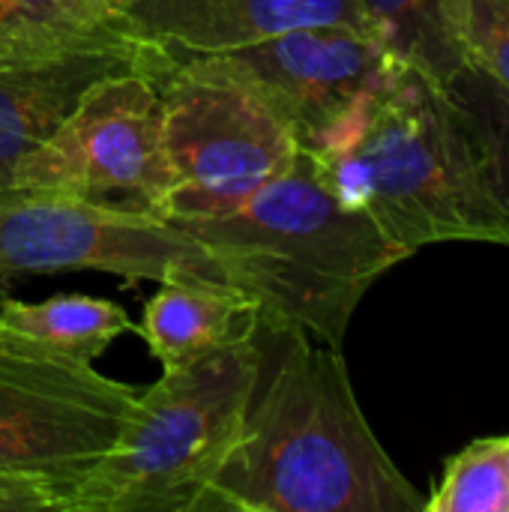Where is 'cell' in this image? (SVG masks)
Listing matches in <instances>:
<instances>
[{"label": "cell", "mask_w": 509, "mask_h": 512, "mask_svg": "<svg viewBox=\"0 0 509 512\" xmlns=\"http://www.w3.org/2000/svg\"><path fill=\"white\" fill-rule=\"evenodd\" d=\"M264 366L243 429L192 512H423L354 396L339 348L264 324Z\"/></svg>", "instance_id": "obj_1"}, {"label": "cell", "mask_w": 509, "mask_h": 512, "mask_svg": "<svg viewBox=\"0 0 509 512\" xmlns=\"http://www.w3.org/2000/svg\"><path fill=\"white\" fill-rule=\"evenodd\" d=\"M312 159L330 189L408 258L453 240L509 249V207L486 183L444 87L414 66L369 96Z\"/></svg>", "instance_id": "obj_2"}, {"label": "cell", "mask_w": 509, "mask_h": 512, "mask_svg": "<svg viewBox=\"0 0 509 512\" xmlns=\"http://www.w3.org/2000/svg\"><path fill=\"white\" fill-rule=\"evenodd\" d=\"M171 225L228 267L234 285L261 303L264 324H297L330 348L342 345L366 291L408 258L330 189L303 150L240 207Z\"/></svg>", "instance_id": "obj_3"}, {"label": "cell", "mask_w": 509, "mask_h": 512, "mask_svg": "<svg viewBox=\"0 0 509 512\" xmlns=\"http://www.w3.org/2000/svg\"><path fill=\"white\" fill-rule=\"evenodd\" d=\"M261 366L255 330L141 390L117 447L81 474L69 512H192L240 438Z\"/></svg>", "instance_id": "obj_4"}, {"label": "cell", "mask_w": 509, "mask_h": 512, "mask_svg": "<svg viewBox=\"0 0 509 512\" xmlns=\"http://www.w3.org/2000/svg\"><path fill=\"white\" fill-rule=\"evenodd\" d=\"M147 72L162 99L174 174L165 222L222 216L294 162L297 144L288 129L225 72L159 45L147 57Z\"/></svg>", "instance_id": "obj_5"}, {"label": "cell", "mask_w": 509, "mask_h": 512, "mask_svg": "<svg viewBox=\"0 0 509 512\" xmlns=\"http://www.w3.org/2000/svg\"><path fill=\"white\" fill-rule=\"evenodd\" d=\"M171 189L162 99L147 60L96 81L60 129L18 162L9 186L156 219Z\"/></svg>", "instance_id": "obj_6"}, {"label": "cell", "mask_w": 509, "mask_h": 512, "mask_svg": "<svg viewBox=\"0 0 509 512\" xmlns=\"http://www.w3.org/2000/svg\"><path fill=\"white\" fill-rule=\"evenodd\" d=\"M78 270L123 282L234 285L228 267L198 237L165 219L57 195L0 192V300L27 276Z\"/></svg>", "instance_id": "obj_7"}, {"label": "cell", "mask_w": 509, "mask_h": 512, "mask_svg": "<svg viewBox=\"0 0 509 512\" xmlns=\"http://www.w3.org/2000/svg\"><path fill=\"white\" fill-rule=\"evenodd\" d=\"M183 54L243 84L288 129L297 150L312 156L324 153L366 99L405 66L378 36L342 24L297 27L228 51Z\"/></svg>", "instance_id": "obj_8"}, {"label": "cell", "mask_w": 509, "mask_h": 512, "mask_svg": "<svg viewBox=\"0 0 509 512\" xmlns=\"http://www.w3.org/2000/svg\"><path fill=\"white\" fill-rule=\"evenodd\" d=\"M138 396L90 363L0 345V471L78 486L117 447Z\"/></svg>", "instance_id": "obj_9"}, {"label": "cell", "mask_w": 509, "mask_h": 512, "mask_svg": "<svg viewBox=\"0 0 509 512\" xmlns=\"http://www.w3.org/2000/svg\"><path fill=\"white\" fill-rule=\"evenodd\" d=\"M318 24L369 30L360 0H126L123 6V27L135 39L177 51H228Z\"/></svg>", "instance_id": "obj_10"}, {"label": "cell", "mask_w": 509, "mask_h": 512, "mask_svg": "<svg viewBox=\"0 0 509 512\" xmlns=\"http://www.w3.org/2000/svg\"><path fill=\"white\" fill-rule=\"evenodd\" d=\"M150 48L153 42L0 66V192H9L18 162L60 129L96 81L141 66Z\"/></svg>", "instance_id": "obj_11"}, {"label": "cell", "mask_w": 509, "mask_h": 512, "mask_svg": "<svg viewBox=\"0 0 509 512\" xmlns=\"http://www.w3.org/2000/svg\"><path fill=\"white\" fill-rule=\"evenodd\" d=\"M258 324L261 303L243 288L162 282L156 297L144 303L135 333L147 342L165 372H177L243 336H252Z\"/></svg>", "instance_id": "obj_12"}, {"label": "cell", "mask_w": 509, "mask_h": 512, "mask_svg": "<svg viewBox=\"0 0 509 512\" xmlns=\"http://www.w3.org/2000/svg\"><path fill=\"white\" fill-rule=\"evenodd\" d=\"M132 330L135 321L123 306L84 294H60L42 303L0 300V345L15 351L93 363L117 336Z\"/></svg>", "instance_id": "obj_13"}, {"label": "cell", "mask_w": 509, "mask_h": 512, "mask_svg": "<svg viewBox=\"0 0 509 512\" xmlns=\"http://www.w3.org/2000/svg\"><path fill=\"white\" fill-rule=\"evenodd\" d=\"M138 45L123 27L90 21L63 0H0V66Z\"/></svg>", "instance_id": "obj_14"}, {"label": "cell", "mask_w": 509, "mask_h": 512, "mask_svg": "<svg viewBox=\"0 0 509 512\" xmlns=\"http://www.w3.org/2000/svg\"><path fill=\"white\" fill-rule=\"evenodd\" d=\"M441 87L486 183L498 201L509 207V90L465 60L441 81Z\"/></svg>", "instance_id": "obj_15"}, {"label": "cell", "mask_w": 509, "mask_h": 512, "mask_svg": "<svg viewBox=\"0 0 509 512\" xmlns=\"http://www.w3.org/2000/svg\"><path fill=\"white\" fill-rule=\"evenodd\" d=\"M447 0H360L372 36L405 66H414L438 84L462 63L450 39Z\"/></svg>", "instance_id": "obj_16"}, {"label": "cell", "mask_w": 509, "mask_h": 512, "mask_svg": "<svg viewBox=\"0 0 509 512\" xmlns=\"http://www.w3.org/2000/svg\"><path fill=\"white\" fill-rule=\"evenodd\" d=\"M423 512H509V477L498 438H477L450 456Z\"/></svg>", "instance_id": "obj_17"}, {"label": "cell", "mask_w": 509, "mask_h": 512, "mask_svg": "<svg viewBox=\"0 0 509 512\" xmlns=\"http://www.w3.org/2000/svg\"><path fill=\"white\" fill-rule=\"evenodd\" d=\"M444 18L462 60L509 90V0H447Z\"/></svg>", "instance_id": "obj_18"}, {"label": "cell", "mask_w": 509, "mask_h": 512, "mask_svg": "<svg viewBox=\"0 0 509 512\" xmlns=\"http://www.w3.org/2000/svg\"><path fill=\"white\" fill-rule=\"evenodd\" d=\"M72 480L0 471V512H69Z\"/></svg>", "instance_id": "obj_19"}, {"label": "cell", "mask_w": 509, "mask_h": 512, "mask_svg": "<svg viewBox=\"0 0 509 512\" xmlns=\"http://www.w3.org/2000/svg\"><path fill=\"white\" fill-rule=\"evenodd\" d=\"M72 12L90 18V21H102V24H114L123 27V6L126 0H63ZM126 30V27H123ZM129 33V30H126Z\"/></svg>", "instance_id": "obj_20"}, {"label": "cell", "mask_w": 509, "mask_h": 512, "mask_svg": "<svg viewBox=\"0 0 509 512\" xmlns=\"http://www.w3.org/2000/svg\"><path fill=\"white\" fill-rule=\"evenodd\" d=\"M498 447H501V459H504V468H507V477H509V435L498 438Z\"/></svg>", "instance_id": "obj_21"}]
</instances>
